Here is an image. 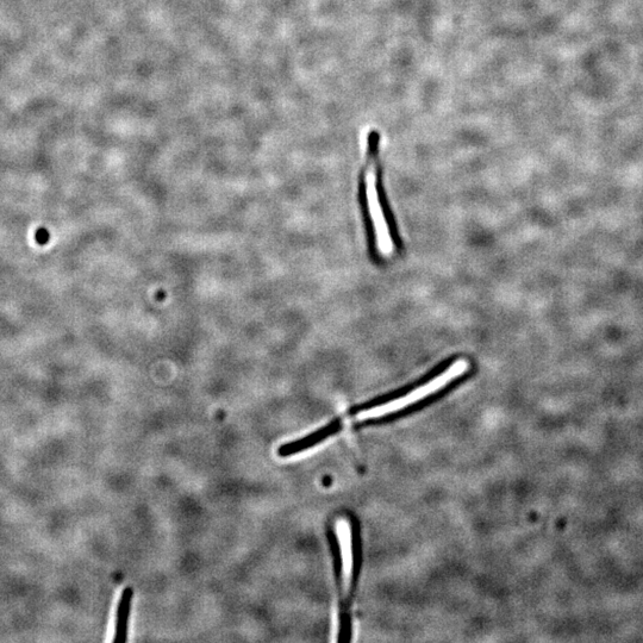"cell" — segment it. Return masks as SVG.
<instances>
[{"label":"cell","instance_id":"2","mask_svg":"<svg viewBox=\"0 0 643 643\" xmlns=\"http://www.w3.org/2000/svg\"><path fill=\"white\" fill-rule=\"evenodd\" d=\"M468 367H470V364H468L466 360H457L453 362V364L449 366L445 372L440 373L438 377H435L434 379L429 380L428 383L423 384L420 387H417V389L408 392L407 395L392 399V401L380 404L378 405V407L359 412V414L357 415V420H373V418L384 417L393 414V412L408 408L410 407V405L416 404L422 401V399L429 397L430 395H434V393L439 392L443 389V387H446L449 383H452L453 380L458 379L460 376H463V374L467 372Z\"/></svg>","mask_w":643,"mask_h":643},{"label":"cell","instance_id":"5","mask_svg":"<svg viewBox=\"0 0 643 643\" xmlns=\"http://www.w3.org/2000/svg\"><path fill=\"white\" fill-rule=\"evenodd\" d=\"M134 590L127 588L122 592L120 603H118L116 614V627H115V643H124L128 640V626L131 611V603H133Z\"/></svg>","mask_w":643,"mask_h":643},{"label":"cell","instance_id":"4","mask_svg":"<svg viewBox=\"0 0 643 643\" xmlns=\"http://www.w3.org/2000/svg\"><path fill=\"white\" fill-rule=\"evenodd\" d=\"M341 428L342 424L340 421H335L333 423L327 424L326 427L318 429L316 430V432L304 436V438L302 439L287 442L285 443V445L280 446L278 449V455L282 458H289L292 457V455L307 451V449L315 447L318 445V443H321L324 440L328 439L329 436L340 432Z\"/></svg>","mask_w":643,"mask_h":643},{"label":"cell","instance_id":"1","mask_svg":"<svg viewBox=\"0 0 643 643\" xmlns=\"http://www.w3.org/2000/svg\"><path fill=\"white\" fill-rule=\"evenodd\" d=\"M379 142L380 135L378 131L372 130L371 133L368 134V149H370L371 153L368 152L364 183L368 212H370L377 248L379 253L387 258L393 253V241L389 224H387L384 215L382 203H380L378 191Z\"/></svg>","mask_w":643,"mask_h":643},{"label":"cell","instance_id":"3","mask_svg":"<svg viewBox=\"0 0 643 643\" xmlns=\"http://www.w3.org/2000/svg\"><path fill=\"white\" fill-rule=\"evenodd\" d=\"M337 541L340 543L342 582L345 591L351 589L354 570L353 557V536L351 524L345 518H341L336 524Z\"/></svg>","mask_w":643,"mask_h":643}]
</instances>
